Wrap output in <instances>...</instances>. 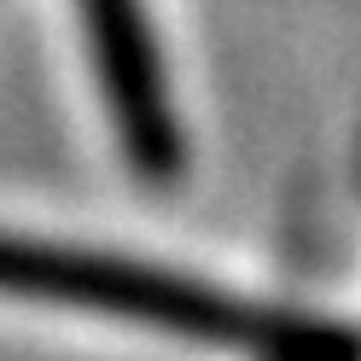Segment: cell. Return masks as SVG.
Instances as JSON below:
<instances>
[{
  "mask_svg": "<svg viewBox=\"0 0 361 361\" xmlns=\"http://www.w3.org/2000/svg\"><path fill=\"white\" fill-rule=\"evenodd\" d=\"M82 18L99 47L105 87H111V105H117V123L128 134L134 157L152 175H169L180 146H175V123H169L164 82H157V53H152L140 0H82Z\"/></svg>",
  "mask_w": 361,
  "mask_h": 361,
  "instance_id": "cell-2",
  "label": "cell"
},
{
  "mask_svg": "<svg viewBox=\"0 0 361 361\" xmlns=\"http://www.w3.org/2000/svg\"><path fill=\"white\" fill-rule=\"evenodd\" d=\"M0 291L76 303V309H94V314H123V321L169 326V332H187V338H228V344L233 338L274 332L262 314H245V303H228V298H216L204 286L146 274V268L105 262V257L18 245V239H0Z\"/></svg>",
  "mask_w": 361,
  "mask_h": 361,
  "instance_id": "cell-1",
  "label": "cell"
}]
</instances>
